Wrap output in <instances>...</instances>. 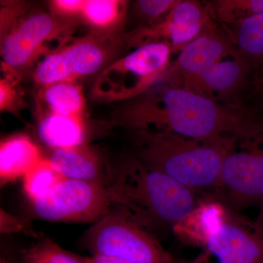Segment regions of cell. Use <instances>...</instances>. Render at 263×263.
Listing matches in <instances>:
<instances>
[{"label": "cell", "instance_id": "ac0fdd59", "mask_svg": "<svg viewBox=\"0 0 263 263\" xmlns=\"http://www.w3.org/2000/svg\"><path fill=\"white\" fill-rule=\"evenodd\" d=\"M128 2L86 0L81 18L93 32L117 35L127 17Z\"/></svg>", "mask_w": 263, "mask_h": 263}, {"label": "cell", "instance_id": "30bf717a", "mask_svg": "<svg viewBox=\"0 0 263 263\" xmlns=\"http://www.w3.org/2000/svg\"><path fill=\"white\" fill-rule=\"evenodd\" d=\"M205 247L216 263H263V228L255 221L238 219L228 209L226 220L213 232Z\"/></svg>", "mask_w": 263, "mask_h": 263}, {"label": "cell", "instance_id": "3957f363", "mask_svg": "<svg viewBox=\"0 0 263 263\" xmlns=\"http://www.w3.org/2000/svg\"><path fill=\"white\" fill-rule=\"evenodd\" d=\"M133 133L135 157L142 163L192 190H215L232 143L197 141L167 131Z\"/></svg>", "mask_w": 263, "mask_h": 263}, {"label": "cell", "instance_id": "7a4b0ae2", "mask_svg": "<svg viewBox=\"0 0 263 263\" xmlns=\"http://www.w3.org/2000/svg\"><path fill=\"white\" fill-rule=\"evenodd\" d=\"M107 191L112 203L141 226L174 224L198 205L193 190L147 167L136 157L110 171Z\"/></svg>", "mask_w": 263, "mask_h": 263}, {"label": "cell", "instance_id": "4316f807", "mask_svg": "<svg viewBox=\"0 0 263 263\" xmlns=\"http://www.w3.org/2000/svg\"><path fill=\"white\" fill-rule=\"evenodd\" d=\"M0 230L1 233H14L25 232L34 234L33 230L27 220L12 216L1 209L0 212Z\"/></svg>", "mask_w": 263, "mask_h": 263}, {"label": "cell", "instance_id": "7402d4cb", "mask_svg": "<svg viewBox=\"0 0 263 263\" xmlns=\"http://www.w3.org/2000/svg\"><path fill=\"white\" fill-rule=\"evenodd\" d=\"M21 259L22 263H87L85 257L65 250L46 238L24 249Z\"/></svg>", "mask_w": 263, "mask_h": 263}, {"label": "cell", "instance_id": "ba28073f", "mask_svg": "<svg viewBox=\"0 0 263 263\" xmlns=\"http://www.w3.org/2000/svg\"><path fill=\"white\" fill-rule=\"evenodd\" d=\"M215 191L233 212L259 204L263 196V127L230 147Z\"/></svg>", "mask_w": 263, "mask_h": 263}, {"label": "cell", "instance_id": "4fadbf2b", "mask_svg": "<svg viewBox=\"0 0 263 263\" xmlns=\"http://www.w3.org/2000/svg\"><path fill=\"white\" fill-rule=\"evenodd\" d=\"M65 179L96 183L106 186L110 171H105L100 156L87 144L52 149L46 157Z\"/></svg>", "mask_w": 263, "mask_h": 263}, {"label": "cell", "instance_id": "44dd1931", "mask_svg": "<svg viewBox=\"0 0 263 263\" xmlns=\"http://www.w3.org/2000/svg\"><path fill=\"white\" fill-rule=\"evenodd\" d=\"M65 178L52 167L49 161L43 158L23 178V189L29 202H34L46 197Z\"/></svg>", "mask_w": 263, "mask_h": 263}, {"label": "cell", "instance_id": "8992f818", "mask_svg": "<svg viewBox=\"0 0 263 263\" xmlns=\"http://www.w3.org/2000/svg\"><path fill=\"white\" fill-rule=\"evenodd\" d=\"M124 43L118 35L91 32L53 49L37 64L33 79L41 88L60 82H76L100 73L117 60Z\"/></svg>", "mask_w": 263, "mask_h": 263}, {"label": "cell", "instance_id": "5bb4252c", "mask_svg": "<svg viewBox=\"0 0 263 263\" xmlns=\"http://www.w3.org/2000/svg\"><path fill=\"white\" fill-rule=\"evenodd\" d=\"M41 151L28 136L15 135L0 144L1 185L24 178L42 160Z\"/></svg>", "mask_w": 263, "mask_h": 263}, {"label": "cell", "instance_id": "52a82bcc", "mask_svg": "<svg viewBox=\"0 0 263 263\" xmlns=\"http://www.w3.org/2000/svg\"><path fill=\"white\" fill-rule=\"evenodd\" d=\"M111 211L86 231L84 243L92 255L110 256L130 263H175L155 237L125 209Z\"/></svg>", "mask_w": 263, "mask_h": 263}, {"label": "cell", "instance_id": "7c38bea8", "mask_svg": "<svg viewBox=\"0 0 263 263\" xmlns=\"http://www.w3.org/2000/svg\"><path fill=\"white\" fill-rule=\"evenodd\" d=\"M235 48L224 29L214 24L180 51L160 82L180 86L233 53Z\"/></svg>", "mask_w": 263, "mask_h": 263}, {"label": "cell", "instance_id": "2e32d148", "mask_svg": "<svg viewBox=\"0 0 263 263\" xmlns=\"http://www.w3.org/2000/svg\"><path fill=\"white\" fill-rule=\"evenodd\" d=\"M228 209L220 202L199 203L190 215L174 226V230L184 240L205 247L208 239L226 220Z\"/></svg>", "mask_w": 263, "mask_h": 263}, {"label": "cell", "instance_id": "9a60e30c", "mask_svg": "<svg viewBox=\"0 0 263 263\" xmlns=\"http://www.w3.org/2000/svg\"><path fill=\"white\" fill-rule=\"evenodd\" d=\"M38 138L51 149L87 144L84 117H67L46 111L38 117Z\"/></svg>", "mask_w": 263, "mask_h": 263}, {"label": "cell", "instance_id": "d4e9b609", "mask_svg": "<svg viewBox=\"0 0 263 263\" xmlns=\"http://www.w3.org/2000/svg\"><path fill=\"white\" fill-rule=\"evenodd\" d=\"M18 81L9 76H5L0 80V110L16 113L22 108V98L17 88Z\"/></svg>", "mask_w": 263, "mask_h": 263}, {"label": "cell", "instance_id": "d6986e66", "mask_svg": "<svg viewBox=\"0 0 263 263\" xmlns=\"http://www.w3.org/2000/svg\"><path fill=\"white\" fill-rule=\"evenodd\" d=\"M40 98L46 111L67 116L84 117L86 100L82 87L77 82H60L41 88Z\"/></svg>", "mask_w": 263, "mask_h": 263}, {"label": "cell", "instance_id": "5b68a950", "mask_svg": "<svg viewBox=\"0 0 263 263\" xmlns=\"http://www.w3.org/2000/svg\"><path fill=\"white\" fill-rule=\"evenodd\" d=\"M76 19L38 12L23 17L1 39L2 67L17 81L40 57L51 52L53 43L65 44L78 26Z\"/></svg>", "mask_w": 263, "mask_h": 263}, {"label": "cell", "instance_id": "484cf974", "mask_svg": "<svg viewBox=\"0 0 263 263\" xmlns=\"http://www.w3.org/2000/svg\"><path fill=\"white\" fill-rule=\"evenodd\" d=\"M84 0H54L51 2V13L62 18L76 19L81 18Z\"/></svg>", "mask_w": 263, "mask_h": 263}, {"label": "cell", "instance_id": "f1b7e54d", "mask_svg": "<svg viewBox=\"0 0 263 263\" xmlns=\"http://www.w3.org/2000/svg\"><path fill=\"white\" fill-rule=\"evenodd\" d=\"M259 212L258 216H257V219L255 220L256 224L259 227V228H263V196L259 202Z\"/></svg>", "mask_w": 263, "mask_h": 263}, {"label": "cell", "instance_id": "6da1fadb", "mask_svg": "<svg viewBox=\"0 0 263 263\" xmlns=\"http://www.w3.org/2000/svg\"><path fill=\"white\" fill-rule=\"evenodd\" d=\"M123 109L119 121L137 129L170 132L201 141L232 143L263 127V119L190 90L160 82Z\"/></svg>", "mask_w": 263, "mask_h": 263}, {"label": "cell", "instance_id": "f546056e", "mask_svg": "<svg viewBox=\"0 0 263 263\" xmlns=\"http://www.w3.org/2000/svg\"><path fill=\"white\" fill-rule=\"evenodd\" d=\"M0 263H13L12 262L11 259L9 257H5V256L2 255L0 257Z\"/></svg>", "mask_w": 263, "mask_h": 263}, {"label": "cell", "instance_id": "ffe728a7", "mask_svg": "<svg viewBox=\"0 0 263 263\" xmlns=\"http://www.w3.org/2000/svg\"><path fill=\"white\" fill-rule=\"evenodd\" d=\"M213 20L221 27L234 25L263 12V0L205 2Z\"/></svg>", "mask_w": 263, "mask_h": 263}, {"label": "cell", "instance_id": "277c9868", "mask_svg": "<svg viewBox=\"0 0 263 263\" xmlns=\"http://www.w3.org/2000/svg\"><path fill=\"white\" fill-rule=\"evenodd\" d=\"M173 53L163 43L138 46L99 73L91 89L93 98L112 102L141 96L160 83L171 65Z\"/></svg>", "mask_w": 263, "mask_h": 263}, {"label": "cell", "instance_id": "cb8c5ba5", "mask_svg": "<svg viewBox=\"0 0 263 263\" xmlns=\"http://www.w3.org/2000/svg\"><path fill=\"white\" fill-rule=\"evenodd\" d=\"M179 0H139L133 3L137 18L146 27L159 22L179 3Z\"/></svg>", "mask_w": 263, "mask_h": 263}, {"label": "cell", "instance_id": "603a6c76", "mask_svg": "<svg viewBox=\"0 0 263 263\" xmlns=\"http://www.w3.org/2000/svg\"><path fill=\"white\" fill-rule=\"evenodd\" d=\"M240 106L254 117L263 119V68L251 73L240 98Z\"/></svg>", "mask_w": 263, "mask_h": 263}, {"label": "cell", "instance_id": "e0dca14e", "mask_svg": "<svg viewBox=\"0 0 263 263\" xmlns=\"http://www.w3.org/2000/svg\"><path fill=\"white\" fill-rule=\"evenodd\" d=\"M221 27L252 71L263 68V12L239 24Z\"/></svg>", "mask_w": 263, "mask_h": 263}, {"label": "cell", "instance_id": "83f0119b", "mask_svg": "<svg viewBox=\"0 0 263 263\" xmlns=\"http://www.w3.org/2000/svg\"><path fill=\"white\" fill-rule=\"evenodd\" d=\"M85 259L87 263H130L118 257L101 254H94L90 257H85Z\"/></svg>", "mask_w": 263, "mask_h": 263}, {"label": "cell", "instance_id": "9c48e42d", "mask_svg": "<svg viewBox=\"0 0 263 263\" xmlns=\"http://www.w3.org/2000/svg\"><path fill=\"white\" fill-rule=\"evenodd\" d=\"M38 219L57 222H97L110 212L112 202L105 186L65 179L46 197L31 202Z\"/></svg>", "mask_w": 263, "mask_h": 263}, {"label": "cell", "instance_id": "8fae6325", "mask_svg": "<svg viewBox=\"0 0 263 263\" xmlns=\"http://www.w3.org/2000/svg\"><path fill=\"white\" fill-rule=\"evenodd\" d=\"M252 72L248 62L235 50L229 56L186 81L180 87L217 103L242 109L240 98Z\"/></svg>", "mask_w": 263, "mask_h": 263}]
</instances>
